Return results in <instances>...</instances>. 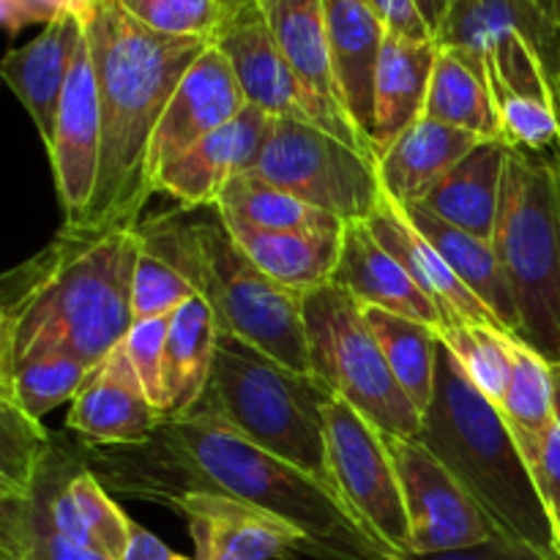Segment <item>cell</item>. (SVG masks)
Here are the masks:
<instances>
[{
	"instance_id": "6da1fadb",
	"label": "cell",
	"mask_w": 560,
	"mask_h": 560,
	"mask_svg": "<svg viewBox=\"0 0 560 560\" xmlns=\"http://www.w3.org/2000/svg\"><path fill=\"white\" fill-rule=\"evenodd\" d=\"M85 465L107 492L159 506L189 492L238 498L299 528L315 560H399L361 528L334 487L206 410L162 421L142 443L88 446Z\"/></svg>"
},
{
	"instance_id": "7a4b0ae2",
	"label": "cell",
	"mask_w": 560,
	"mask_h": 560,
	"mask_svg": "<svg viewBox=\"0 0 560 560\" xmlns=\"http://www.w3.org/2000/svg\"><path fill=\"white\" fill-rule=\"evenodd\" d=\"M137 224L60 228L0 279V375L42 355L96 366L124 342L140 260Z\"/></svg>"
},
{
	"instance_id": "3957f363",
	"label": "cell",
	"mask_w": 560,
	"mask_h": 560,
	"mask_svg": "<svg viewBox=\"0 0 560 560\" xmlns=\"http://www.w3.org/2000/svg\"><path fill=\"white\" fill-rule=\"evenodd\" d=\"M82 25L102 104V162L82 228L140 224L153 195L151 145L159 120L211 42L151 31L118 0H102Z\"/></svg>"
},
{
	"instance_id": "277c9868",
	"label": "cell",
	"mask_w": 560,
	"mask_h": 560,
	"mask_svg": "<svg viewBox=\"0 0 560 560\" xmlns=\"http://www.w3.org/2000/svg\"><path fill=\"white\" fill-rule=\"evenodd\" d=\"M416 441L459 481L498 536L558 552L552 514L501 410L468 381L441 339L435 397Z\"/></svg>"
},
{
	"instance_id": "5b68a950",
	"label": "cell",
	"mask_w": 560,
	"mask_h": 560,
	"mask_svg": "<svg viewBox=\"0 0 560 560\" xmlns=\"http://www.w3.org/2000/svg\"><path fill=\"white\" fill-rule=\"evenodd\" d=\"M178 213L140 222L142 244L173 262L208 301L219 331L255 345L293 372H310L304 293L273 282L246 252L213 208L211 219Z\"/></svg>"
},
{
	"instance_id": "8992f818",
	"label": "cell",
	"mask_w": 560,
	"mask_h": 560,
	"mask_svg": "<svg viewBox=\"0 0 560 560\" xmlns=\"http://www.w3.org/2000/svg\"><path fill=\"white\" fill-rule=\"evenodd\" d=\"M334 397L312 372H293L255 345L219 334L211 383L200 408L273 457L331 487L326 454V405Z\"/></svg>"
},
{
	"instance_id": "52a82bcc",
	"label": "cell",
	"mask_w": 560,
	"mask_h": 560,
	"mask_svg": "<svg viewBox=\"0 0 560 560\" xmlns=\"http://www.w3.org/2000/svg\"><path fill=\"white\" fill-rule=\"evenodd\" d=\"M492 246L517 304V339L560 364V159L509 148Z\"/></svg>"
},
{
	"instance_id": "ba28073f",
	"label": "cell",
	"mask_w": 560,
	"mask_h": 560,
	"mask_svg": "<svg viewBox=\"0 0 560 560\" xmlns=\"http://www.w3.org/2000/svg\"><path fill=\"white\" fill-rule=\"evenodd\" d=\"M310 372L386 435L419 438L421 413L402 392L364 317V304L337 282L304 295Z\"/></svg>"
},
{
	"instance_id": "9c48e42d",
	"label": "cell",
	"mask_w": 560,
	"mask_h": 560,
	"mask_svg": "<svg viewBox=\"0 0 560 560\" xmlns=\"http://www.w3.org/2000/svg\"><path fill=\"white\" fill-rule=\"evenodd\" d=\"M438 47L468 55L492 98H545L560 118V22L530 0H452Z\"/></svg>"
},
{
	"instance_id": "30bf717a",
	"label": "cell",
	"mask_w": 560,
	"mask_h": 560,
	"mask_svg": "<svg viewBox=\"0 0 560 560\" xmlns=\"http://www.w3.org/2000/svg\"><path fill=\"white\" fill-rule=\"evenodd\" d=\"M255 173L345 224L370 222L386 195L377 156L310 120L273 118Z\"/></svg>"
},
{
	"instance_id": "8fae6325",
	"label": "cell",
	"mask_w": 560,
	"mask_h": 560,
	"mask_svg": "<svg viewBox=\"0 0 560 560\" xmlns=\"http://www.w3.org/2000/svg\"><path fill=\"white\" fill-rule=\"evenodd\" d=\"M326 454L334 492L361 528L394 558L413 560L402 481L386 435L337 394L326 405Z\"/></svg>"
},
{
	"instance_id": "7c38bea8",
	"label": "cell",
	"mask_w": 560,
	"mask_h": 560,
	"mask_svg": "<svg viewBox=\"0 0 560 560\" xmlns=\"http://www.w3.org/2000/svg\"><path fill=\"white\" fill-rule=\"evenodd\" d=\"M386 443L402 481L413 558L468 550L498 539V530L474 498L416 438L386 435Z\"/></svg>"
},
{
	"instance_id": "4fadbf2b",
	"label": "cell",
	"mask_w": 560,
	"mask_h": 560,
	"mask_svg": "<svg viewBox=\"0 0 560 560\" xmlns=\"http://www.w3.org/2000/svg\"><path fill=\"white\" fill-rule=\"evenodd\" d=\"M211 44L228 58L249 107L262 109L271 118L310 120L326 131L320 109L290 69L257 0L230 5Z\"/></svg>"
},
{
	"instance_id": "5bb4252c",
	"label": "cell",
	"mask_w": 560,
	"mask_h": 560,
	"mask_svg": "<svg viewBox=\"0 0 560 560\" xmlns=\"http://www.w3.org/2000/svg\"><path fill=\"white\" fill-rule=\"evenodd\" d=\"M66 228H82L102 162V104L88 36H82L47 148Z\"/></svg>"
},
{
	"instance_id": "9a60e30c",
	"label": "cell",
	"mask_w": 560,
	"mask_h": 560,
	"mask_svg": "<svg viewBox=\"0 0 560 560\" xmlns=\"http://www.w3.org/2000/svg\"><path fill=\"white\" fill-rule=\"evenodd\" d=\"M167 509L186 520L195 560L310 558V545L299 528L224 492H189Z\"/></svg>"
},
{
	"instance_id": "2e32d148",
	"label": "cell",
	"mask_w": 560,
	"mask_h": 560,
	"mask_svg": "<svg viewBox=\"0 0 560 560\" xmlns=\"http://www.w3.org/2000/svg\"><path fill=\"white\" fill-rule=\"evenodd\" d=\"M279 49L288 58L290 69L301 80L304 91L320 109L326 131L359 151L377 156L372 142L361 135L355 120L339 93L334 74L331 44H328L326 3L323 0H257Z\"/></svg>"
},
{
	"instance_id": "e0dca14e",
	"label": "cell",
	"mask_w": 560,
	"mask_h": 560,
	"mask_svg": "<svg viewBox=\"0 0 560 560\" xmlns=\"http://www.w3.org/2000/svg\"><path fill=\"white\" fill-rule=\"evenodd\" d=\"M273 118L257 107H246L235 120L202 137L175 162L159 170L153 191L173 197L180 208H217L224 186L252 173L260 162Z\"/></svg>"
},
{
	"instance_id": "ac0fdd59",
	"label": "cell",
	"mask_w": 560,
	"mask_h": 560,
	"mask_svg": "<svg viewBox=\"0 0 560 560\" xmlns=\"http://www.w3.org/2000/svg\"><path fill=\"white\" fill-rule=\"evenodd\" d=\"M246 104L244 91L228 58L213 44L189 66L164 109L151 145V178L189 151L191 145L238 118Z\"/></svg>"
},
{
	"instance_id": "d6986e66",
	"label": "cell",
	"mask_w": 560,
	"mask_h": 560,
	"mask_svg": "<svg viewBox=\"0 0 560 560\" xmlns=\"http://www.w3.org/2000/svg\"><path fill=\"white\" fill-rule=\"evenodd\" d=\"M159 424L162 413L148 397L124 342L88 372L66 416V427L91 446L142 443Z\"/></svg>"
},
{
	"instance_id": "ffe728a7",
	"label": "cell",
	"mask_w": 560,
	"mask_h": 560,
	"mask_svg": "<svg viewBox=\"0 0 560 560\" xmlns=\"http://www.w3.org/2000/svg\"><path fill=\"white\" fill-rule=\"evenodd\" d=\"M82 36H85V25L80 16L63 14L44 25V31L31 42L11 49L0 63L5 85L11 88V93L20 98V104L36 124L44 151L52 142L60 98H63Z\"/></svg>"
},
{
	"instance_id": "44dd1931",
	"label": "cell",
	"mask_w": 560,
	"mask_h": 560,
	"mask_svg": "<svg viewBox=\"0 0 560 560\" xmlns=\"http://www.w3.org/2000/svg\"><path fill=\"white\" fill-rule=\"evenodd\" d=\"M370 230L383 246L394 255V260L402 262L405 271L413 277V282L419 284L427 293V299L443 312L446 317V328L459 326V323H487V326L503 328L495 320L490 310L465 288L463 279L448 268V262L443 260L441 252L427 241V235L410 222V217L405 213V208L399 202H394L392 197L383 195L377 211L370 217ZM443 328V331H446ZM441 331V334H443ZM506 331V328H503Z\"/></svg>"
},
{
	"instance_id": "7402d4cb",
	"label": "cell",
	"mask_w": 560,
	"mask_h": 560,
	"mask_svg": "<svg viewBox=\"0 0 560 560\" xmlns=\"http://www.w3.org/2000/svg\"><path fill=\"white\" fill-rule=\"evenodd\" d=\"M331 282L348 288L361 304L419 320L438 334L446 328L443 312L427 299L402 262L394 260L392 252L372 235L366 222L345 224L342 255Z\"/></svg>"
},
{
	"instance_id": "603a6c76",
	"label": "cell",
	"mask_w": 560,
	"mask_h": 560,
	"mask_svg": "<svg viewBox=\"0 0 560 560\" xmlns=\"http://www.w3.org/2000/svg\"><path fill=\"white\" fill-rule=\"evenodd\" d=\"M323 3H326L328 44H331L339 93L350 118L372 142L375 71L388 31L370 0H323Z\"/></svg>"
},
{
	"instance_id": "cb8c5ba5",
	"label": "cell",
	"mask_w": 560,
	"mask_h": 560,
	"mask_svg": "<svg viewBox=\"0 0 560 560\" xmlns=\"http://www.w3.org/2000/svg\"><path fill=\"white\" fill-rule=\"evenodd\" d=\"M479 142L485 140L421 115L377 156L383 191L399 206H416Z\"/></svg>"
},
{
	"instance_id": "d4e9b609",
	"label": "cell",
	"mask_w": 560,
	"mask_h": 560,
	"mask_svg": "<svg viewBox=\"0 0 560 560\" xmlns=\"http://www.w3.org/2000/svg\"><path fill=\"white\" fill-rule=\"evenodd\" d=\"M441 47L438 42L386 33L375 71V104H372V148L381 156L413 120L424 115L432 69Z\"/></svg>"
},
{
	"instance_id": "484cf974",
	"label": "cell",
	"mask_w": 560,
	"mask_h": 560,
	"mask_svg": "<svg viewBox=\"0 0 560 560\" xmlns=\"http://www.w3.org/2000/svg\"><path fill=\"white\" fill-rule=\"evenodd\" d=\"M219 213V211H217ZM235 244L273 282L299 293L331 282L342 255V233H310V230H262L241 219L219 213Z\"/></svg>"
},
{
	"instance_id": "4316f807",
	"label": "cell",
	"mask_w": 560,
	"mask_h": 560,
	"mask_svg": "<svg viewBox=\"0 0 560 560\" xmlns=\"http://www.w3.org/2000/svg\"><path fill=\"white\" fill-rule=\"evenodd\" d=\"M219 323L202 295L170 317L162 370V421L186 419L200 408L219 348Z\"/></svg>"
},
{
	"instance_id": "83f0119b",
	"label": "cell",
	"mask_w": 560,
	"mask_h": 560,
	"mask_svg": "<svg viewBox=\"0 0 560 560\" xmlns=\"http://www.w3.org/2000/svg\"><path fill=\"white\" fill-rule=\"evenodd\" d=\"M509 145L503 140H485L446 173V178L421 202L443 222L465 230L481 241H492L501 208L503 170Z\"/></svg>"
},
{
	"instance_id": "f1b7e54d",
	"label": "cell",
	"mask_w": 560,
	"mask_h": 560,
	"mask_svg": "<svg viewBox=\"0 0 560 560\" xmlns=\"http://www.w3.org/2000/svg\"><path fill=\"white\" fill-rule=\"evenodd\" d=\"M410 222L427 235L432 246L441 252L443 260L448 262L454 273L465 282V288L495 315V320L506 328L517 339L520 334V315L517 304H514L512 288L503 273L498 252L492 241H481L476 235L465 233V230L454 228V224L443 222L435 213L427 211L424 206H402Z\"/></svg>"
},
{
	"instance_id": "f546056e",
	"label": "cell",
	"mask_w": 560,
	"mask_h": 560,
	"mask_svg": "<svg viewBox=\"0 0 560 560\" xmlns=\"http://www.w3.org/2000/svg\"><path fill=\"white\" fill-rule=\"evenodd\" d=\"M427 118L463 129L481 140H501V118L487 77L468 55L441 47L432 69Z\"/></svg>"
},
{
	"instance_id": "4dcf8cb0",
	"label": "cell",
	"mask_w": 560,
	"mask_h": 560,
	"mask_svg": "<svg viewBox=\"0 0 560 560\" xmlns=\"http://www.w3.org/2000/svg\"><path fill=\"white\" fill-rule=\"evenodd\" d=\"M364 317L386 355L388 370L399 381L410 402L424 416L435 397L438 377V345L441 334L410 317L394 315V312L377 310L364 304Z\"/></svg>"
},
{
	"instance_id": "1f68e13d",
	"label": "cell",
	"mask_w": 560,
	"mask_h": 560,
	"mask_svg": "<svg viewBox=\"0 0 560 560\" xmlns=\"http://www.w3.org/2000/svg\"><path fill=\"white\" fill-rule=\"evenodd\" d=\"M217 211L262 230H310V233H342L345 230L342 219L317 211L315 206L271 184L255 170L224 186Z\"/></svg>"
},
{
	"instance_id": "d6a6232c",
	"label": "cell",
	"mask_w": 560,
	"mask_h": 560,
	"mask_svg": "<svg viewBox=\"0 0 560 560\" xmlns=\"http://www.w3.org/2000/svg\"><path fill=\"white\" fill-rule=\"evenodd\" d=\"M498 410L517 441L523 457L528 459V465H534L552 427L556 392H552V364L528 345L517 342L514 348L512 383H509Z\"/></svg>"
},
{
	"instance_id": "836d02e7",
	"label": "cell",
	"mask_w": 560,
	"mask_h": 560,
	"mask_svg": "<svg viewBox=\"0 0 560 560\" xmlns=\"http://www.w3.org/2000/svg\"><path fill=\"white\" fill-rule=\"evenodd\" d=\"M0 560H109L77 545L47 517L42 490L0 501Z\"/></svg>"
},
{
	"instance_id": "e575fe53",
	"label": "cell",
	"mask_w": 560,
	"mask_h": 560,
	"mask_svg": "<svg viewBox=\"0 0 560 560\" xmlns=\"http://www.w3.org/2000/svg\"><path fill=\"white\" fill-rule=\"evenodd\" d=\"M91 366L71 355H42L22 361L11 372L0 375V402L20 408L31 419L44 421L58 405L71 402L85 383Z\"/></svg>"
},
{
	"instance_id": "d590c367",
	"label": "cell",
	"mask_w": 560,
	"mask_h": 560,
	"mask_svg": "<svg viewBox=\"0 0 560 560\" xmlns=\"http://www.w3.org/2000/svg\"><path fill=\"white\" fill-rule=\"evenodd\" d=\"M441 339L459 361L468 381L498 408L512 383L514 348L520 339L487 323H459L446 328Z\"/></svg>"
},
{
	"instance_id": "8d00e7d4",
	"label": "cell",
	"mask_w": 560,
	"mask_h": 560,
	"mask_svg": "<svg viewBox=\"0 0 560 560\" xmlns=\"http://www.w3.org/2000/svg\"><path fill=\"white\" fill-rule=\"evenodd\" d=\"M55 448L44 421L0 402V501L25 498L42 481Z\"/></svg>"
},
{
	"instance_id": "74e56055",
	"label": "cell",
	"mask_w": 560,
	"mask_h": 560,
	"mask_svg": "<svg viewBox=\"0 0 560 560\" xmlns=\"http://www.w3.org/2000/svg\"><path fill=\"white\" fill-rule=\"evenodd\" d=\"M197 295L200 293L195 290V284L173 262L164 260L159 252L142 244L135 271V284H131V315H135V320L175 315L180 306L189 304Z\"/></svg>"
},
{
	"instance_id": "f35d334b",
	"label": "cell",
	"mask_w": 560,
	"mask_h": 560,
	"mask_svg": "<svg viewBox=\"0 0 560 560\" xmlns=\"http://www.w3.org/2000/svg\"><path fill=\"white\" fill-rule=\"evenodd\" d=\"M118 3L151 31L164 36L206 38V42H211L230 9L224 0H118Z\"/></svg>"
},
{
	"instance_id": "ab89813d",
	"label": "cell",
	"mask_w": 560,
	"mask_h": 560,
	"mask_svg": "<svg viewBox=\"0 0 560 560\" xmlns=\"http://www.w3.org/2000/svg\"><path fill=\"white\" fill-rule=\"evenodd\" d=\"M501 140L512 151L560 159V118L550 102L534 96H509L498 104Z\"/></svg>"
},
{
	"instance_id": "60d3db41",
	"label": "cell",
	"mask_w": 560,
	"mask_h": 560,
	"mask_svg": "<svg viewBox=\"0 0 560 560\" xmlns=\"http://www.w3.org/2000/svg\"><path fill=\"white\" fill-rule=\"evenodd\" d=\"M170 317H148V320L131 323L129 334L124 337L126 353H129L131 364H135L137 375H140L142 386H145L148 397L156 405L162 413L164 405V388H162V370H164V345H167Z\"/></svg>"
},
{
	"instance_id": "b9f144b4",
	"label": "cell",
	"mask_w": 560,
	"mask_h": 560,
	"mask_svg": "<svg viewBox=\"0 0 560 560\" xmlns=\"http://www.w3.org/2000/svg\"><path fill=\"white\" fill-rule=\"evenodd\" d=\"M552 392H556L552 427L530 470H534L536 487H539L547 509H550V514H556L560 509V364H552Z\"/></svg>"
},
{
	"instance_id": "7bdbcfd3",
	"label": "cell",
	"mask_w": 560,
	"mask_h": 560,
	"mask_svg": "<svg viewBox=\"0 0 560 560\" xmlns=\"http://www.w3.org/2000/svg\"><path fill=\"white\" fill-rule=\"evenodd\" d=\"M80 0H0V20L14 36L27 25H49L63 14H74Z\"/></svg>"
},
{
	"instance_id": "ee69618b",
	"label": "cell",
	"mask_w": 560,
	"mask_h": 560,
	"mask_svg": "<svg viewBox=\"0 0 560 560\" xmlns=\"http://www.w3.org/2000/svg\"><path fill=\"white\" fill-rule=\"evenodd\" d=\"M413 560H560V556L558 552L528 545V541H514L498 536V539L485 541L479 547H468V550L441 552V556H424Z\"/></svg>"
},
{
	"instance_id": "f6af8a7d",
	"label": "cell",
	"mask_w": 560,
	"mask_h": 560,
	"mask_svg": "<svg viewBox=\"0 0 560 560\" xmlns=\"http://www.w3.org/2000/svg\"><path fill=\"white\" fill-rule=\"evenodd\" d=\"M370 3L388 33L413 38V42H435V31L424 20L416 0H370Z\"/></svg>"
},
{
	"instance_id": "bcb514c9",
	"label": "cell",
	"mask_w": 560,
	"mask_h": 560,
	"mask_svg": "<svg viewBox=\"0 0 560 560\" xmlns=\"http://www.w3.org/2000/svg\"><path fill=\"white\" fill-rule=\"evenodd\" d=\"M120 560H195V558H186L180 552L170 550L159 536H153L151 530L142 528L140 523H135L131 528V541H129V550Z\"/></svg>"
},
{
	"instance_id": "7dc6e473",
	"label": "cell",
	"mask_w": 560,
	"mask_h": 560,
	"mask_svg": "<svg viewBox=\"0 0 560 560\" xmlns=\"http://www.w3.org/2000/svg\"><path fill=\"white\" fill-rule=\"evenodd\" d=\"M421 9V14H424V20L430 22L432 31H438V25H441L443 14H446L448 9V0H416Z\"/></svg>"
},
{
	"instance_id": "c3c4849f",
	"label": "cell",
	"mask_w": 560,
	"mask_h": 560,
	"mask_svg": "<svg viewBox=\"0 0 560 560\" xmlns=\"http://www.w3.org/2000/svg\"><path fill=\"white\" fill-rule=\"evenodd\" d=\"M530 3L539 5V9L545 11V14H550L552 20L560 22V0H530Z\"/></svg>"
},
{
	"instance_id": "681fc988",
	"label": "cell",
	"mask_w": 560,
	"mask_h": 560,
	"mask_svg": "<svg viewBox=\"0 0 560 560\" xmlns=\"http://www.w3.org/2000/svg\"><path fill=\"white\" fill-rule=\"evenodd\" d=\"M98 3H102V0H80V9H77V16H80V20L85 22L88 16L93 14V9H96Z\"/></svg>"
},
{
	"instance_id": "f907efd6",
	"label": "cell",
	"mask_w": 560,
	"mask_h": 560,
	"mask_svg": "<svg viewBox=\"0 0 560 560\" xmlns=\"http://www.w3.org/2000/svg\"><path fill=\"white\" fill-rule=\"evenodd\" d=\"M552 523H556V536H558V547H560V509L552 514Z\"/></svg>"
},
{
	"instance_id": "816d5d0a",
	"label": "cell",
	"mask_w": 560,
	"mask_h": 560,
	"mask_svg": "<svg viewBox=\"0 0 560 560\" xmlns=\"http://www.w3.org/2000/svg\"><path fill=\"white\" fill-rule=\"evenodd\" d=\"M224 3H228V5H233V3H238V0H224Z\"/></svg>"
},
{
	"instance_id": "f5cc1de1",
	"label": "cell",
	"mask_w": 560,
	"mask_h": 560,
	"mask_svg": "<svg viewBox=\"0 0 560 560\" xmlns=\"http://www.w3.org/2000/svg\"><path fill=\"white\" fill-rule=\"evenodd\" d=\"M448 3H452V0H448Z\"/></svg>"
}]
</instances>
